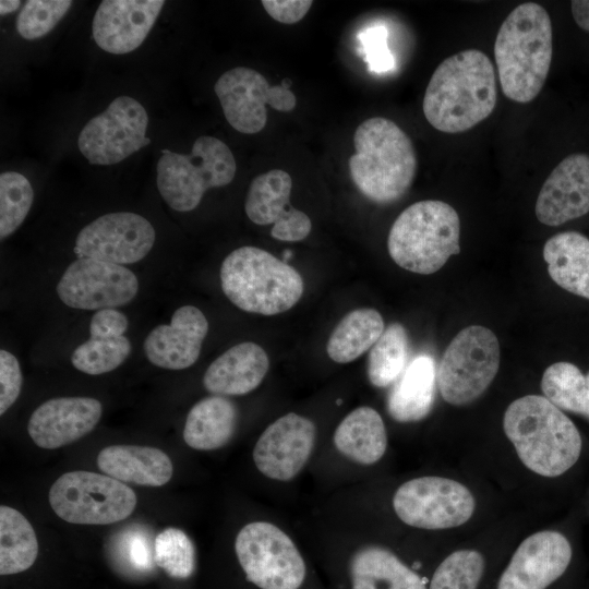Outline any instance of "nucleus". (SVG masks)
Wrapping results in <instances>:
<instances>
[{"instance_id": "obj_22", "label": "nucleus", "mask_w": 589, "mask_h": 589, "mask_svg": "<svg viewBox=\"0 0 589 589\" xmlns=\"http://www.w3.org/2000/svg\"><path fill=\"white\" fill-rule=\"evenodd\" d=\"M208 332L203 312L193 305L177 309L170 324L153 328L143 348L151 363L167 370H183L200 357L202 344Z\"/></svg>"}, {"instance_id": "obj_33", "label": "nucleus", "mask_w": 589, "mask_h": 589, "mask_svg": "<svg viewBox=\"0 0 589 589\" xmlns=\"http://www.w3.org/2000/svg\"><path fill=\"white\" fill-rule=\"evenodd\" d=\"M409 339L402 324H389L373 345L368 357V377L375 387L395 383L406 369Z\"/></svg>"}, {"instance_id": "obj_12", "label": "nucleus", "mask_w": 589, "mask_h": 589, "mask_svg": "<svg viewBox=\"0 0 589 589\" xmlns=\"http://www.w3.org/2000/svg\"><path fill=\"white\" fill-rule=\"evenodd\" d=\"M147 124V112L136 99L117 97L84 125L77 140L80 152L93 165L122 161L151 143Z\"/></svg>"}, {"instance_id": "obj_41", "label": "nucleus", "mask_w": 589, "mask_h": 589, "mask_svg": "<svg viewBox=\"0 0 589 589\" xmlns=\"http://www.w3.org/2000/svg\"><path fill=\"white\" fill-rule=\"evenodd\" d=\"M22 372L14 354L1 349L0 351V414L17 399L22 388Z\"/></svg>"}, {"instance_id": "obj_20", "label": "nucleus", "mask_w": 589, "mask_h": 589, "mask_svg": "<svg viewBox=\"0 0 589 589\" xmlns=\"http://www.w3.org/2000/svg\"><path fill=\"white\" fill-rule=\"evenodd\" d=\"M103 406L95 398H52L33 411L27 431L38 447L56 449L89 433L99 422Z\"/></svg>"}, {"instance_id": "obj_23", "label": "nucleus", "mask_w": 589, "mask_h": 589, "mask_svg": "<svg viewBox=\"0 0 589 589\" xmlns=\"http://www.w3.org/2000/svg\"><path fill=\"white\" fill-rule=\"evenodd\" d=\"M268 368V356L260 345L241 342L209 364L203 376V385L214 395H245L259 387Z\"/></svg>"}, {"instance_id": "obj_28", "label": "nucleus", "mask_w": 589, "mask_h": 589, "mask_svg": "<svg viewBox=\"0 0 589 589\" xmlns=\"http://www.w3.org/2000/svg\"><path fill=\"white\" fill-rule=\"evenodd\" d=\"M238 421L235 404L220 395L205 397L189 411L183 438L197 450H213L225 446L233 436Z\"/></svg>"}, {"instance_id": "obj_8", "label": "nucleus", "mask_w": 589, "mask_h": 589, "mask_svg": "<svg viewBox=\"0 0 589 589\" xmlns=\"http://www.w3.org/2000/svg\"><path fill=\"white\" fill-rule=\"evenodd\" d=\"M48 500L58 517L77 525H109L124 520L137 503L134 491L123 482L86 470L60 476L51 485Z\"/></svg>"}, {"instance_id": "obj_31", "label": "nucleus", "mask_w": 589, "mask_h": 589, "mask_svg": "<svg viewBox=\"0 0 589 589\" xmlns=\"http://www.w3.org/2000/svg\"><path fill=\"white\" fill-rule=\"evenodd\" d=\"M38 555V541L31 522L19 510L0 507V574L28 569Z\"/></svg>"}, {"instance_id": "obj_26", "label": "nucleus", "mask_w": 589, "mask_h": 589, "mask_svg": "<svg viewBox=\"0 0 589 589\" xmlns=\"http://www.w3.org/2000/svg\"><path fill=\"white\" fill-rule=\"evenodd\" d=\"M548 273L561 288L589 300V239L576 231L554 235L543 247Z\"/></svg>"}, {"instance_id": "obj_24", "label": "nucleus", "mask_w": 589, "mask_h": 589, "mask_svg": "<svg viewBox=\"0 0 589 589\" xmlns=\"http://www.w3.org/2000/svg\"><path fill=\"white\" fill-rule=\"evenodd\" d=\"M97 466L113 479L145 486L165 485L173 472L165 452L141 445L107 446L98 453Z\"/></svg>"}, {"instance_id": "obj_4", "label": "nucleus", "mask_w": 589, "mask_h": 589, "mask_svg": "<svg viewBox=\"0 0 589 589\" xmlns=\"http://www.w3.org/2000/svg\"><path fill=\"white\" fill-rule=\"evenodd\" d=\"M356 153L349 158L351 179L369 200L386 204L399 200L411 187L417 155L409 136L392 120L373 117L354 131Z\"/></svg>"}, {"instance_id": "obj_29", "label": "nucleus", "mask_w": 589, "mask_h": 589, "mask_svg": "<svg viewBox=\"0 0 589 589\" xmlns=\"http://www.w3.org/2000/svg\"><path fill=\"white\" fill-rule=\"evenodd\" d=\"M352 589H426L423 579L381 546L357 551L350 563Z\"/></svg>"}, {"instance_id": "obj_25", "label": "nucleus", "mask_w": 589, "mask_h": 589, "mask_svg": "<svg viewBox=\"0 0 589 589\" xmlns=\"http://www.w3.org/2000/svg\"><path fill=\"white\" fill-rule=\"evenodd\" d=\"M436 382L432 357L413 358L395 382L387 397V411L398 422H416L425 418L434 402Z\"/></svg>"}, {"instance_id": "obj_3", "label": "nucleus", "mask_w": 589, "mask_h": 589, "mask_svg": "<svg viewBox=\"0 0 589 589\" xmlns=\"http://www.w3.org/2000/svg\"><path fill=\"white\" fill-rule=\"evenodd\" d=\"M552 51L546 10L534 2L516 7L502 23L494 44L503 94L516 103L533 100L548 77Z\"/></svg>"}, {"instance_id": "obj_2", "label": "nucleus", "mask_w": 589, "mask_h": 589, "mask_svg": "<svg viewBox=\"0 0 589 589\" xmlns=\"http://www.w3.org/2000/svg\"><path fill=\"white\" fill-rule=\"evenodd\" d=\"M503 429L521 462L543 477L563 474L581 453L578 429L544 396L526 395L510 402L504 412Z\"/></svg>"}, {"instance_id": "obj_39", "label": "nucleus", "mask_w": 589, "mask_h": 589, "mask_svg": "<svg viewBox=\"0 0 589 589\" xmlns=\"http://www.w3.org/2000/svg\"><path fill=\"white\" fill-rule=\"evenodd\" d=\"M72 5L69 0H29L16 19L17 33L33 40L48 34Z\"/></svg>"}, {"instance_id": "obj_14", "label": "nucleus", "mask_w": 589, "mask_h": 589, "mask_svg": "<svg viewBox=\"0 0 589 589\" xmlns=\"http://www.w3.org/2000/svg\"><path fill=\"white\" fill-rule=\"evenodd\" d=\"M56 290L72 309L98 311L131 302L137 294L139 280L123 265L77 257L67 267Z\"/></svg>"}, {"instance_id": "obj_16", "label": "nucleus", "mask_w": 589, "mask_h": 589, "mask_svg": "<svg viewBox=\"0 0 589 589\" xmlns=\"http://www.w3.org/2000/svg\"><path fill=\"white\" fill-rule=\"evenodd\" d=\"M315 436L316 428L310 419L289 412L261 434L253 449V461L265 477L289 481L309 460Z\"/></svg>"}, {"instance_id": "obj_13", "label": "nucleus", "mask_w": 589, "mask_h": 589, "mask_svg": "<svg viewBox=\"0 0 589 589\" xmlns=\"http://www.w3.org/2000/svg\"><path fill=\"white\" fill-rule=\"evenodd\" d=\"M214 91L228 123L243 134L259 133L264 129L266 105L287 112L297 104L289 88L271 86L263 74L247 67H237L221 74Z\"/></svg>"}, {"instance_id": "obj_37", "label": "nucleus", "mask_w": 589, "mask_h": 589, "mask_svg": "<svg viewBox=\"0 0 589 589\" xmlns=\"http://www.w3.org/2000/svg\"><path fill=\"white\" fill-rule=\"evenodd\" d=\"M154 560L170 577L185 579L195 569V548L184 531L170 527L154 539Z\"/></svg>"}, {"instance_id": "obj_45", "label": "nucleus", "mask_w": 589, "mask_h": 589, "mask_svg": "<svg viewBox=\"0 0 589 589\" xmlns=\"http://www.w3.org/2000/svg\"><path fill=\"white\" fill-rule=\"evenodd\" d=\"M21 1L19 0H1L0 1V13L2 15L12 13L19 9Z\"/></svg>"}, {"instance_id": "obj_36", "label": "nucleus", "mask_w": 589, "mask_h": 589, "mask_svg": "<svg viewBox=\"0 0 589 589\" xmlns=\"http://www.w3.org/2000/svg\"><path fill=\"white\" fill-rule=\"evenodd\" d=\"M34 200L29 181L22 173L0 175V238L12 235L24 221Z\"/></svg>"}, {"instance_id": "obj_32", "label": "nucleus", "mask_w": 589, "mask_h": 589, "mask_svg": "<svg viewBox=\"0 0 589 589\" xmlns=\"http://www.w3.org/2000/svg\"><path fill=\"white\" fill-rule=\"evenodd\" d=\"M541 389L561 410L589 420V372L584 375L570 362H555L544 371Z\"/></svg>"}, {"instance_id": "obj_30", "label": "nucleus", "mask_w": 589, "mask_h": 589, "mask_svg": "<svg viewBox=\"0 0 589 589\" xmlns=\"http://www.w3.org/2000/svg\"><path fill=\"white\" fill-rule=\"evenodd\" d=\"M385 329L381 313L371 308L346 314L332 332L326 351L337 363H349L371 349Z\"/></svg>"}, {"instance_id": "obj_7", "label": "nucleus", "mask_w": 589, "mask_h": 589, "mask_svg": "<svg viewBox=\"0 0 589 589\" xmlns=\"http://www.w3.org/2000/svg\"><path fill=\"white\" fill-rule=\"evenodd\" d=\"M157 164V188L165 202L177 212L197 207L211 188L229 184L237 165L230 148L219 139L203 135L190 154L161 151Z\"/></svg>"}, {"instance_id": "obj_19", "label": "nucleus", "mask_w": 589, "mask_h": 589, "mask_svg": "<svg viewBox=\"0 0 589 589\" xmlns=\"http://www.w3.org/2000/svg\"><path fill=\"white\" fill-rule=\"evenodd\" d=\"M589 213V155L564 158L544 181L536 203L541 224L558 226Z\"/></svg>"}, {"instance_id": "obj_15", "label": "nucleus", "mask_w": 589, "mask_h": 589, "mask_svg": "<svg viewBox=\"0 0 589 589\" xmlns=\"http://www.w3.org/2000/svg\"><path fill=\"white\" fill-rule=\"evenodd\" d=\"M155 242V230L143 216L119 212L105 214L77 235L74 253L112 264H133L143 260Z\"/></svg>"}, {"instance_id": "obj_5", "label": "nucleus", "mask_w": 589, "mask_h": 589, "mask_svg": "<svg viewBox=\"0 0 589 589\" xmlns=\"http://www.w3.org/2000/svg\"><path fill=\"white\" fill-rule=\"evenodd\" d=\"M225 296L240 310L276 315L291 309L304 291L302 276L286 262L256 247H241L221 263Z\"/></svg>"}, {"instance_id": "obj_42", "label": "nucleus", "mask_w": 589, "mask_h": 589, "mask_svg": "<svg viewBox=\"0 0 589 589\" xmlns=\"http://www.w3.org/2000/svg\"><path fill=\"white\" fill-rule=\"evenodd\" d=\"M129 326L128 317L116 308L96 311L89 323L91 337L115 338L124 336Z\"/></svg>"}, {"instance_id": "obj_35", "label": "nucleus", "mask_w": 589, "mask_h": 589, "mask_svg": "<svg viewBox=\"0 0 589 589\" xmlns=\"http://www.w3.org/2000/svg\"><path fill=\"white\" fill-rule=\"evenodd\" d=\"M125 336L115 338L89 337L75 348L71 356L73 366L89 375L110 372L121 365L131 352Z\"/></svg>"}, {"instance_id": "obj_17", "label": "nucleus", "mask_w": 589, "mask_h": 589, "mask_svg": "<svg viewBox=\"0 0 589 589\" xmlns=\"http://www.w3.org/2000/svg\"><path fill=\"white\" fill-rule=\"evenodd\" d=\"M291 190L290 175L272 169L253 179L245 199L249 219L261 226L274 224L271 235L279 241H301L312 229L309 216L290 205Z\"/></svg>"}, {"instance_id": "obj_1", "label": "nucleus", "mask_w": 589, "mask_h": 589, "mask_svg": "<svg viewBox=\"0 0 589 589\" xmlns=\"http://www.w3.org/2000/svg\"><path fill=\"white\" fill-rule=\"evenodd\" d=\"M497 98L495 70L478 49L446 58L433 72L423 97L426 121L445 133L465 132L486 119Z\"/></svg>"}, {"instance_id": "obj_46", "label": "nucleus", "mask_w": 589, "mask_h": 589, "mask_svg": "<svg viewBox=\"0 0 589 589\" xmlns=\"http://www.w3.org/2000/svg\"><path fill=\"white\" fill-rule=\"evenodd\" d=\"M290 84H291L290 80H283L281 82V85L286 88H289Z\"/></svg>"}, {"instance_id": "obj_18", "label": "nucleus", "mask_w": 589, "mask_h": 589, "mask_svg": "<svg viewBox=\"0 0 589 589\" xmlns=\"http://www.w3.org/2000/svg\"><path fill=\"white\" fill-rule=\"evenodd\" d=\"M572 554L570 543L561 532H536L516 549L497 589H545L565 573Z\"/></svg>"}, {"instance_id": "obj_44", "label": "nucleus", "mask_w": 589, "mask_h": 589, "mask_svg": "<svg viewBox=\"0 0 589 589\" xmlns=\"http://www.w3.org/2000/svg\"><path fill=\"white\" fill-rule=\"evenodd\" d=\"M570 7L576 24L589 33V0L572 1Z\"/></svg>"}, {"instance_id": "obj_40", "label": "nucleus", "mask_w": 589, "mask_h": 589, "mask_svg": "<svg viewBox=\"0 0 589 589\" xmlns=\"http://www.w3.org/2000/svg\"><path fill=\"white\" fill-rule=\"evenodd\" d=\"M359 41L370 71L383 73L392 70L394 58L387 46V31L384 26H374L361 32Z\"/></svg>"}, {"instance_id": "obj_11", "label": "nucleus", "mask_w": 589, "mask_h": 589, "mask_svg": "<svg viewBox=\"0 0 589 589\" xmlns=\"http://www.w3.org/2000/svg\"><path fill=\"white\" fill-rule=\"evenodd\" d=\"M393 507L408 526L440 530L467 522L476 508L472 493L461 483L442 477H420L402 483Z\"/></svg>"}, {"instance_id": "obj_27", "label": "nucleus", "mask_w": 589, "mask_h": 589, "mask_svg": "<svg viewBox=\"0 0 589 589\" xmlns=\"http://www.w3.org/2000/svg\"><path fill=\"white\" fill-rule=\"evenodd\" d=\"M334 444L353 462L375 464L387 447V433L381 414L368 406L356 408L336 428Z\"/></svg>"}, {"instance_id": "obj_10", "label": "nucleus", "mask_w": 589, "mask_h": 589, "mask_svg": "<svg viewBox=\"0 0 589 589\" xmlns=\"http://www.w3.org/2000/svg\"><path fill=\"white\" fill-rule=\"evenodd\" d=\"M237 558L247 579L261 589H299L304 561L291 538L266 521L245 525L235 541Z\"/></svg>"}, {"instance_id": "obj_38", "label": "nucleus", "mask_w": 589, "mask_h": 589, "mask_svg": "<svg viewBox=\"0 0 589 589\" xmlns=\"http://www.w3.org/2000/svg\"><path fill=\"white\" fill-rule=\"evenodd\" d=\"M484 565L476 550L455 551L437 566L429 589H478Z\"/></svg>"}, {"instance_id": "obj_34", "label": "nucleus", "mask_w": 589, "mask_h": 589, "mask_svg": "<svg viewBox=\"0 0 589 589\" xmlns=\"http://www.w3.org/2000/svg\"><path fill=\"white\" fill-rule=\"evenodd\" d=\"M111 557L125 570L146 574L154 569V541L146 527L132 525L110 538Z\"/></svg>"}, {"instance_id": "obj_9", "label": "nucleus", "mask_w": 589, "mask_h": 589, "mask_svg": "<svg viewBox=\"0 0 589 589\" xmlns=\"http://www.w3.org/2000/svg\"><path fill=\"white\" fill-rule=\"evenodd\" d=\"M500 358L498 340L490 328L471 325L461 329L447 346L437 369L443 399L454 406L478 399L496 376Z\"/></svg>"}, {"instance_id": "obj_21", "label": "nucleus", "mask_w": 589, "mask_h": 589, "mask_svg": "<svg viewBox=\"0 0 589 589\" xmlns=\"http://www.w3.org/2000/svg\"><path fill=\"white\" fill-rule=\"evenodd\" d=\"M163 0H104L93 19V37L105 51L124 55L142 45L158 17Z\"/></svg>"}, {"instance_id": "obj_6", "label": "nucleus", "mask_w": 589, "mask_h": 589, "mask_svg": "<svg viewBox=\"0 0 589 589\" xmlns=\"http://www.w3.org/2000/svg\"><path fill=\"white\" fill-rule=\"evenodd\" d=\"M460 219L453 206L424 200L404 209L390 227L387 249L401 268L421 275L441 269L460 252Z\"/></svg>"}, {"instance_id": "obj_43", "label": "nucleus", "mask_w": 589, "mask_h": 589, "mask_svg": "<svg viewBox=\"0 0 589 589\" xmlns=\"http://www.w3.org/2000/svg\"><path fill=\"white\" fill-rule=\"evenodd\" d=\"M267 14L283 24H294L301 21L313 1L311 0H263L261 1Z\"/></svg>"}]
</instances>
